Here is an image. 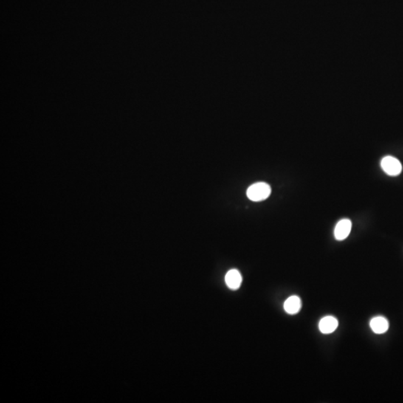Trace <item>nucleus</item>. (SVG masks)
Masks as SVG:
<instances>
[{
  "label": "nucleus",
  "mask_w": 403,
  "mask_h": 403,
  "mask_svg": "<svg viewBox=\"0 0 403 403\" xmlns=\"http://www.w3.org/2000/svg\"><path fill=\"white\" fill-rule=\"evenodd\" d=\"M226 285L230 289L237 290L240 288L242 283V277L238 270H231L226 274L225 277Z\"/></svg>",
  "instance_id": "4"
},
{
  "label": "nucleus",
  "mask_w": 403,
  "mask_h": 403,
  "mask_svg": "<svg viewBox=\"0 0 403 403\" xmlns=\"http://www.w3.org/2000/svg\"><path fill=\"white\" fill-rule=\"evenodd\" d=\"M381 167L386 174L396 176L402 172V164L400 161L393 156H385L381 161Z\"/></svg>",
  "instance_id": "2"
},
{
  "label": "nucleus",
  "mask_w": 403,
  "mask_h": 403,
  "mask_svg": "<svg viewBox=\"0 0 403 403\" xmlns=\"http://www.w3.org/2000/svg\"><path fill=\"white\" fill-rule=\"evenodd\" d=\"M271 193V187L264 182H258L252 184L246 191L247 197L250 200L260 202L269 197Z\"/></svg>",
  "instance_id": "1"
},
{
  "label": "nucleus",
  "mask_w": 403,
  "mask_h": 403,
  "mask_svg": "<svg viewBox=\"0 0 403 403\" xmlns=\"http://www.w3.org/2000/svg\"><path fill=\"white\" fill-rule=\"evenodd\" d=\"M352 229V222L349 219H343L339 222L334 229V237L338 241L346 239Z\"/></svg>",
  "instance_id": "3"
},
{
  "label": "nucleus",
  "mask_w": 403,
  "mask_h": 403,
  "mask_svg": "<svg viewBox=\"0 0 403 403\" xmlns=\"http://www.w3.org/2000/svg\"><path fill=\"white\" fill-rule=\"evenodd\" d=\"M284 308L288 314H297L301 308V300L297 296H292L285 302Z\"/></svg>",
  "instance_id": "7"
},
{
  "label": "nucleus",
  "mask_w": 403,
  "mask_h": 403,
  "mask_svg": "<svg viewBox=\"0 0 403 403\" xmlns=\"http://www.w3.org/2000/svg\"><path fill=\"white\" fill-rule=\"evenodd\" d=\"M370 328L376 334H383L388 330L389 322L383 317H376L370 322Z\"/></svg>",
  "instance_id": "6"
},
{
  "label": "nucleus",
  "mask_w": 403,
  "mask_h": 403,
  "mask_svg": "<svg viewBox=\"0 0 403 403\" xmlns=\"http://www.w3.org/2000/svg\"><path fill=\"white\" fill-rule=\"evenodd\" d=\"M339 325V322L331 316L323 317L319 323L320 331L323 334H330L335 331Z\"/></svg>",
  "instance_id": "5"
}]
</instances>
